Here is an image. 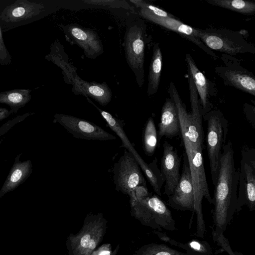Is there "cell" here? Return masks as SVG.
Returning a JSON list of instances; mask_svg holds the SVG:
<instances>
[{"label":"cell","mask_w":255,"mask_h":255,"mask_svg":"<svg viewBox=\"0 0 255 255\" xmlns=\"http://www.w3.org/2000/svg\"><path fill=\"white\" fill-rule=\"evenodd\" d=\"M218 178L214 186L212 235H224L237 211L238 171L232 142L229 140L222 149Z\"/></svg>","instance_id":"cell-1"},{"label":"cell","mask_w":255,"mask_h":255,"mask_svg":"<svg viewBox=\"0 0 255 255\" xmlns=\"http://www.w3.org/2000/svg\"><path fill=\"white\" fill-rule=\"evenodd\" d=\"M179 122L180 134L190 170L194 189V213L196 214L197 221L195 235L202 238L206 232L202 202L205 198L209 204H212V199L210 194L204 165V138L192 135L188 131L184 122L180 119Z\"/></svg>","instance_id":"cell-2"},{"label":"cell","mask_w":255,"mask_h":255,"mask_svg":"<svg viewBox=\"0 0 255 255\" xmlns=\"http://www.w3.org/2000/svg\"><path fill=\"white\" fill-rule=\"evenodd\" d=\"M108 221L103 214L89 213L77 234H70L67 238L66 247L68 255H86L97 249L106 233Z\"/></svg>","instance_id":"cell-3"},{"label":"cell","mask_w":255,"mask_h":255,"mask_svg":"<svg viewBox=\"0 0 255 255\" xmlns=\"http://www.w3.org/2000/svg\"><path fill=\"white\" fill-rule=\"evenodd\" d=\"M202 118L207 123L206 147L214 185L218 178L222 149L227 142L229 124L223 114L218 110H211Z\"/></svg>","instance_id":"cell-4"},{"label":"cell","mask_w":255,"mask_h":255,"mask_svg":"<svg viewBox=\"0 0 255 255\" xmlns=\"http://www.w3.org/2000/svg\"><path fill=\"white\" fill-rule=\"evenodd\" d=\"M195 29L197 37L211 49L231 55L255 52L254 45L247 41L239 31L225 29Z\"/></svg>","instance_id":"cell-5"},{"label":"cell","mask_w":255,"mask_h":255,"mask_svg":"<svg viewBox=\"0 0 255 255\" xmlns=\"http://www.w3.org/2000/svg\"><path fill=\"white\" fill-rule=\"evenodd\" d=\"M144 22L138 18L128 24L125 36L126 58L140 87L143 84L144 76Z\"/></svg>","instance_id":"cell-6"},{"label":"cell","mask_w":255,"mask_h":255,"mask_svg":"<svg viewBox=\"0 0 255 255\" xmlns=\"http://www.w3.org/2000/svg\"><path fill=\"white\" fill-rule=\"evenodd\" d=\"M241 152L236 212H239L244 206H247L250 211H254L255 210V149L244 145Z\"/></svg>","instance_id":"cell-7"},{"label":"cell","mask_w":255,"mask_h":255,"mask_svg":"<svg viewBox=\"0 0 255 255\" xmlns=\"http://www.w3.org/2000/svg\"><path fill=\"white\" fill-rule=\"evenodd\" d=\"M139 200L138 216L141 224L159 231L177 230L171 211L156 195L150 194Z\"/></svg>","instance_id":"cell-8"},{"label":"cell","mask_w":255,"mask_h":255,"mask_svg":"<svg viewBox=\"0 0 255 255\" xmlns=\"http://www.w3.org/2000/svg\"><path fill=\"white\" fill-rule=\"evenodd\" d=\"M113 181L116 190L129 197L140 185L146 186L142 174L133 153L125 151L113 167Z\"/></svg>","instance_id":"cell-9"},{"label":"cell","mask_w":255,"mask_h":255,"mask_svg":"<svg viewBox=\"0 0 255 255\" xmlns=\"http://www.w3.org/2000/svg\"><path fill=\"white\" fill-rule=\"evenodd\" d=\"M54 122L59 123L74 137L94 140H109L116 136L90 122L70 115L57 114Z\"/></svg>","instance_id":"cell-10"},{"label":"cell","mask_w":255,"mask_h":255,"mask_svg":"<svg viewBox=\"0 0 255 255\" xmlns=\"http://www.w3.org/2000/svg\"><path fill=\"white\" fill-rule=\"evenodd\" d=\"M168 204L174 209L194 211V194L192 180L185 154L182 173L178 183L168 197Z\"/></svg>","instance_id":"cell-11"},{"label":"cell","mask_w":255,"mask_h":255,"mask_svg":"<svg viewBox=\"0 0 255 255\" xmlns=\"http://www.w3.org/2000/svg\"><path fill=\"white\" fill-rule=\"evenodd\" d=\"M181 157L177 151L167 141L163 144L160 170L164 180L163 194L168 197L173 192L180 177Z\"/></svg>","instance_id":"cell-12"},{"label":"cell","mask_w":255,"mask_h":255,"mask_svg":"<svg viewBox=\"0 0 255 255\" xmlns=\"http://www.w3.org/2000/svg\"><path fill=\"white\" fill-rule=\"evenodd\" d=\"M71 39L84 51L85 55L95 59L103 53L101 40L96 32L76 24H68L64 28Z\"/></svg>","instance_id":"cell-13"},{"label":"cell","mask_w":255,"mask_h":255,"mask_svg":"<svg viewBox=\"0 0 255 255\" xmlns=\"http://www.w3.org/2000/svg\"><path fill=\"white\" fill-rule=\"evenodd\" d=\"M138 14L145 19L178 33L199 46L209 56L214 58H217L216 55L197 37L195 28L186 25L172 16L162 17L145 13H138Z\"/></svg>","instance_id":"cell-14"},{"label":"cell","mask_w":255,"mask_h":255,"mask_svg":"<svg viewBox=\"0 0 255 255\" xmlns=\"http://www.w3.org/2000/svg\"><path fill=\"white\" fill-rule=\"evenodd\" d=\"M68 79L73 85L72 92L75 94L91 97L103 106L107 105L111 101L112 92L106 83L86 81L77 76L75 72Z\"/></svg>","instance_id":"cell-15"},{"label":"cell","mask_w":255,"mask_h":255,"mask_svg":"<svg viewBox=\"0 0 255 255\" xmlns=\"http://www.w3.org/2000/svg\"><path fill=\"white\" fill-rule=\"evenodd\" d=\"M216 71L225 85L255 96V79L247 70L242 68L218 67L216 68Z\"/></svg>","instance_id":"cell-16"},{"label":"cell","mask_w":255,"mask_h":255,"mask_svg":"<svg viewBox=\"0 0 255 255\" xmlns=\"http://www.w3.org/2000/svg\"><path fill=\"white\" fill-rule=\"evenodd\" d=\"M180 122L176 106L171 98H167L162 106L160 121L157 132L160 140L163 136L172 138L180 134Z\"/></svg>","instance_id":"cell-17"},{"label":"cell","mask_w":255,"mask_h":255,"mask_svg":"<svg viewBox=\"0 0 255 255\" xmlns=\"http://www.w3.org/2000/svg\"><path fill=\"white\" fill-rule=\"evenodd\" d=\"M15 161L7 176L1 190L0 198L6 193L11 191L22 184L30 175L32 171V165L30 160Z\"/></svg>","instance_id":"cell-18"},{"label":"cell","mask_w":255,"mask_h":255,"mask_svg":"<svg viewBox=\"0 0 255 255\" xmlns=\"http://www.w3.org/2000/svg\"><path fill=\"white\" fill-rule=\"evenodd\" d=\"M185 61L200 97L202 117L211 110L208 100V83L204 74L198 68L191 56L186 54Z\"/></svg>","instance_id":"cell-19"},{"label":"cell","mask_w":255,"mask_h":255,"mask_svg":"<svg viewBox=\"0 0 255 255\" xmlns=\"http://www.w3.org/2000/svg\"><path fill=\"white\" fill-rule=\"evenodd\" d=\"M133 155L154 192L158 196H160L161 195V190L164 184V180L161 170L158 168L157 158H154L149 163H147L138 153Z\"/></svg>","instance_id":"cell-20"},{"label":"cell","mask_w":255,"mask_h":255,"mask_svg":"<svg viewBox=\"0 0 255 255\" xmlns=\"http://www.w3.org/2000/svg\"><path fill=\"white\" fill-rule=\"evenodd\" d=\"M162 65V56L158 43L154 45L153 54L150 61L148 76L147 94L151 96L158 90Z\"/></svg>","instance_id":"cell-21"},{"label":"cell","mask_w":255,"mask_h":255,"mask_svg":"<svg viewBox=\"0 0 255 255\" xmlns=\"http://www.w3.org/2000/svg\"><path fill=\"white\" fill-rule=\"evenodd\" d=\"M209 4L245 14L255 11V3L244 0H206Z\"/></svg>","instance_id":"cell-22"},{"label":"cell","mask_w":255,"mask_h":255,"mask_svg":"<svg viewBox=\"0 0 255 255\" xmlns=\"http://www.w3.org/2000/svg\"><path fill=\"white\" fill-rule=\"evenodd\" d=\"M157 143V133L154 120L150 117L147 120L143 131L142 145L146 155L152 156L156 149Z\"/></svg>","instance_id":"cell-23"},{"label":"cell","mask_w":255,"mask_h":255,"mask_svg":"<svg viewBox=\"0 0 255 255\" xmlns=\"http://www.w3.org/2000/svg\"><path fill=\"white\" fill-rule=\"evenodd\" d=\"M133 255H194L175 250L162 244L150 243L139 248Z\"/></svg>","instance_id":"cell-24"},{"label":"cell","mask_w":255,"mask_h":255,"mask_svg":"<svg viewBox=\"0 0 255 255\" xmlns=\"http://www.w3.org/2000/svg\"><path fill=\"white\" fill-rule=\"evenodd\" d=\"M27 91H17L8 92L0 94V103L8 105L13 109H18L24 106L29 101Z\"/></svg>","instance_id":"cell-25"},{"label":"cell","mask_w":255,"mask_h":255,"mask_svg":"<svg viewBox=\"0 0 255 255\" xmlns=\"http://www.w3.org/2000/svg\"><path fill=\"white\" fill-rule=\"evenodd\" d=\"M188 247L187 253L194 255H212L211 247L206 241L193 240L186 243Z\"/></svg>","instance_id":"cell-26"},{"label":"cell","mask_w":255,"mask_h":255,"mask_svg":"<svg viewBox=\"0 0 255 255\" xmlns=\"http://www.w3.org/2000/svg\"><path fill=\"white\" fill-rule=\"evenodd\" d=\"M131 1L139 8L138 13H148L162 17L171 16L165 11L143 0H131Z\"/></svg>","instance_id":"cell-27"},{"label":"cell","mask_w":255,"mask_h":255,"mask_svg":"<svg viewBox=\"0 0 255 255\" xmlns=\"http://www.w3.org/2000/svg\"><path fill=\"white\" fill-rule=\"evenodd\" d=\"M113 251L111 244L107 243L98 247L92 252L86 255H111Z\"/></svg>","instance_id":"cell-28"},{"label":"cell","mask_w":255,"mask_h":255,"mask_svg":"<svg viewBox=\"0 0 255 255\" xmlns=\"http://www.w3.org/2000/svg\"><path fill=\"white\" fill-rule=\"evenodd\" d=\"M246 117L253 129L255 128V113L254 107L247 105L244 109Z\"/></svg>","instance_id":"cell-29"},{"label":"cell","mask_w":255,"mask_h":255,"mask_svg":"<svg viewBox=\"0 0 255 255\" xmlns=\"http://www.w3.org/2000/svg\"><path fill=\"white\" fill-rule=\"evenodd\" d=\"M25 12V9L24 7L19 6L14 8L11 12V14L13 17H19L24 15Z\"/></svg>","instance_id":"cell-30"},{"label":"cell","mask_w":255,"mask_h":255,"mask_svg":"<svg viewBox=\"0 0 255 255\" xmlns=\"http://www.w3.org/2000/svg\"><path fill=\"white\" fill-rule=\"evenodd\" d=\"M10 112L6 109L0 108V121L6 118L10 115Z\"/></svg>","instance_id":"cell-31"},{"label":"cell","mask_w":255,"mask_h":255,"mask_svg":"<svg viewBox=\"0 0 255 255\" xmlns=\"http://www.w3.org/2000/svg\"><path fill=\"white\" fill-rule=\"evenodd\" d=\"M120 249V245H118L115 249L113 250L111 255H117Z\"/></svg>","instance_id":"cell-32"},{"label":"cell","mask_w":255,"mask_h":255,"mask_svg":"<svg viewBox=\"0 0 255 255\" xmlns=\"http://www.w3.org/2000/svg\"><path fill=\"white\" fill-rule=\"evenodd\" d=\"M229 255H242V254L238 253L237 252H233V253L229 254Z\"/></svg>","instance_id":"cell-33"}]
</instances>
